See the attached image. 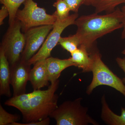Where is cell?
I'll use <instances>...</instances> for the list:
<instances>
[{
  "instance_id": "1",
  "label": "cell",
  "mask_w": 125,
  "mask_h": 125,
  "mask_svg": "<svg viewBox=\"0 0 125 125\" xmlns=\"http://www.w3.org/2000/svg\"><path fill=\"white\" fill-rule=\"evenodd\" d=\"M122 19V12L118 8L106 14L101 15L95 12L78 17L74 25L77 27L75 34L79 40L80 46L85 47L90 54L97 51L94 46L96 40L123 28Z\"/></svg>"
},
{
  "instance_id": "2",
  "label": "cell",
  "mask_w": 125,
  "mask_h": 125,
  "mask_svg": "<svg viewBox=\"0 0 125 125\" xmlns=\"http://www.w3.org/2000/svg\"><path fill=\"white\" fill-rule=\"evenodd\" d=\"M59 83L58 80L29 100L12 106L21 112L23 123L42 121L50 117L58 106V96L56 92Z\"/></svg>"
},
{
  "instance_id": "3",
  "label": "cell",
  "mask_w": 125,
  "mask_h": 125,
  "mask_svg": "<svg viewBox=\"0 0 125 125\" xmlns=\"http://www.w3.org/2000/svg\"><path fill=\"white\" fill-rule=\"evenodd\" d=\"M82 98L73 101H66L58 106L50 115L56 121V125H99L89 115L88 107L81 104Z\"/></svg>"
},
{
  "instance_id": "4",
  "label": "cell",
  "mask_w": 125,
  "mask_h": 125,
  "mask_svg": "<svg viewBox=\"0 0 125 125\" xmlns=\"http://www.w3.org/2000/svg\"><path fill=\"white\" fill-rule=\"evenodd\" d=\"M93 60L92 82L86 90L88 95L92 94L98 86L107 85L115 89L125 97V85L122 80L118 77L103 61L98 51L90 54Z\"/></svg>"
},
{
  "instance_id": "5",
  "label": "cell",
  "mask_w": 125,
  "mask_h": 125,
  "mask_svg": "<svg viewBox=\"0 0 125 125\" xmlns=\"http://www.w3.org/2000/svg\"><path fill=\"white\" fill-rule=\"evenodd\" d=\"M23 4V8L18 10L16 19L19 21L24 33L33 27L54 25L57 20L54 14L47 13L45 9L39 7L33 0H26Z\"/></svg>"
},
{
  "instance_id": "6",
  "label": "cell",
  "mask_w": 125,
  "mask_h": 125,
  "mask_svg": "<svg viewBox=\"0 0 125 125\" xmlns=\"http://www.w3.org/2000/svg\"><path fill=\"white\" fill-rule=\"evenodd\" d=\"M21 31L20 23L16 19L13 24L9 25L1 44L0 48L4 52L10 66L20 60L25 46L24 34Z\"/></svg>"
},
{
  "instance_id": "7",
  "label": "cell",
  "mask_w": 125,
  "mask_h": 125,
  "mask_svg": "<svg viewBox=\"0 0 125 125\" xmlns=\"http://www.w3.org/2000/svg\"><path fill=\"white\" fill-rule=\"evenodd\" d=\"M78 16V13H74L64 19L57 20L53 25V28L48 35L42 46L28 61L30 64L33 65L37 62L51 57L52 51L59 43L63 31L68 26L74 24Z\"/></svg>"
},
{
  "instance_id": "8",
  "label": "cell",
  "mask_w": 125,
  "mask_h": 125,
  "mask_svg": "<svg viewBox=\"0 0 125 125\" xmlns=\"http://www.w3.org/2000/svg\"><path fill=\"white\" fill-rule=\"evenodd\" d=\"M53 27V25L33 27L24 33L25 45L21 59L28 61L42 46Z\"/></svg>"
},
{
  "instance_id": "9",
  "label": "cell",
  "mask_w": 125,
  "mask_h": 125,
  "mask_svg": "<svg viewBox=\"0 0 125 125\" xmlns=\"http://www.w3.org/2000/svg\"><path fill=\"white\" fill-rule=\"evenodd\" d=\"M31 65L21 58L18 62L10 66V84L13 91V96L25 93Z\"/></svg>"
},
{
  "instance_id": "10",
  "label": "cell",
  "mask_w": 125,
  "mask_h": 125,
  "mask_svg": "<svg viewBox=\"0 0 125 125\" xmlns=\"http://www.w3.org/2000/svg\"><path fill=\"white\" fill-rule=\"evenodd\" d=\"M30 72L29 81L34 90H40L49 86V81L47 70L46 59L37 62Z\"/></svg>"
},
{
  "instance_id": "11",
  "label": "cell",
  "mask_w": 125,
  "mask_h": 125,
  "mask_svg": "<svg viewBox=\"0 0 125 125\" xmlns=\"http://www.w3.org/2000/svg\"><path fill=\"white\" fill-rule=\"evenodd\" d=\"M10 66L4 51L0 48V95L10 97L11 96L10 89Z\"/></svg>"
},
{
  "instance_id": "12",
  "label": "cell",
  "mask_w": 125,
  "mask_h": 125,
  "mask_svg": "<svg viewBox=\"0 0 125 125\" xmlns=\"http://www.w3.org/2000/svg\"><path fill=\"white\" fill-rule=\"evenodd\" d=\"M47 70L50 83H54L60 76L61 72L68 67L74 66L70 58L60 59L50 57L46 59Z\"/></svg>"
},
{
  "instance_id": "13",
  "label": "cell",
  "mask_w": 125,
  "mask_h": 125,
  "mask_svg": "<svg viewBox=\"0 0 125 125\" xmlns=\"http://www.w3.org/2000/svg\"><path fill=\"white\" fill-rule=\"evenodd\" d=\"M71 55L70 58L74 64L75 66L82 70L83 72H92L93 63V58L85 47L80 46Z\"/></svg>"
},
{
  "instance_id": "14",
  "label": "cell",
  "mask_w": 125,
  "mask_h": 125,
  "mask_svg": "<svg viewBox=\"0 0 125 125\" xmlns=\"http://www.w3.org/2000/svg\"><path fill=\"white\" fill-rule=\"evenodd\" d=\"M101 118L104 123L109 125H125V108H121V113L118 115L110 109L105 94L101 98Z\"/></svg>"
},
{
  "instance_id": "15",
  "label": "cell",
  "mask_w": 125,
  "mask_h": 125,
  "mask_svg": "<svg viewBox=\"0 0 125 125\" xmlns=\"http://www.w3.org/2000/svg\"><path fill=\"white\" fill-rule=\"evenodd\" d=\"M123 4H125V0H92L90 5L95 8V13L105 11L108 13L113 12L117 6Z\"/></svg>"
},
{
  "instance_id": "16",
  "label": "cell",
  "mask_w": 125,
  "mask_h": 125,
  "mask_svg": "<svg viewBox=\"0 0 125 125\" xmlns=\"http://www.w3.org/2000/svg\"><path fill=\"white\" fill-rule=\"evenodd\" d=\"M26 0H0L1 3L6 7L9 10V25L13 24L19 7Z\"/></svg>"
},
{
  "instance_id": "17",
  "label": "cell",
  "mask_w": 125,
  "mask_h": 125,
  "mask_svg": "<svg viewBox=\"0 0 125 125\" xmlns=\"http://www.w3.org/2000/svg\"><path fill=\"white\" fill-rule=\"evenodd\" d=\"M58 43L70 54L76 51L80 46L79 40L75 34L69 37H61Z\"/></svg>"
},
{
  "instance_id": "18",
  "label": "cell",
  "mask_w": 125,
  "mask_h": 125,
  "mask_svg": "<svg viewBox=\"0 0 125 125\" xmlns=\"http://www.w3.org/2000/svg\"><path fill=\"white\" fill-rule=\"evenodd\" d=\"M53 6L56 9L53 14L57 20L64 19L70 15V7L63 0H57L53 4Z\"/></svg>"
},
{
  "instance_id": "19",
  "label": "cell",
  "mask_w": 125,
  "mask_h": 125,
  "mask_svg": "<svg viewBox=\"0 0 125 125\" xmlns=\"http://www.w3.org/2000/svg\"><path fill=\"white\" fill-rule=\"evenodd\" d=\"M21 118L20 115L9 113L0 104V125H11L14 122H18Z\"/></svg>"
},
{
  "instance_id": "20",
  "label": "cell",
  "mask_w": 125,
  "mask_h": 125,
  "mask_svg": "<svg viewBox=\"0 0 125 125\" xmlns=\"http://www.w3.org/2000/svg\"><path fill=\"white\" fill-rule=\"evenodd\" d=\"M69 6L71 11L78 13L80 7L82 5H84L85 0H63Z\"/></svg>"
},
{
  "instance_id": "21",
  "label": "cell",
  "mask_w": 125,
  "mask_h": 125,
  "mask_svg": "<svg viewBox=\"0 0 125 125\" xmlns=\"http://www.w3.org/2000/svg\"><path fill=\"white\" fill-rule=\"evenodd\" d=\"M50 118L49 117L45 118L42 121L32 122L28 123H20L14 122L11 125H49L50 123Z\"/></svg>"
},
{
  "instance_id": "22",
  "label": "cell",
  "mask_w": 125,
  "mask_h": 125,
  "mask_svg": "<svg viewBox=\"0 0 125 125\" xmlns=\"http://www.w3.org/2000/svg\"><path fill=\"white\" fill-rule=\"evenodd\" d=\"M8 16H9V10L6 7L3 5L0 10V25H2L4 23V20Z\"/></svg>"
},
{
  "instance_id": "23",
  "label": "cell",
  "mask_w": 125,
  "mask_h": 125,
  "mask_svg": "<svg viewBox=\"0 0 125 125\" xmlns=\"http://www.w3.org/2000/svg\"><path fill=\"white\" fill-rule=\"evenodd\" d=\"M116 61L118 66L125 73V77L122 80L123 83L125 84V57H117L116 59Z\"/></svg>"
},
{
  "instance_id": "24",
  "label": "cell",
  "mask_w": 125,
  "mask_h": 125,
  "mask_svg": "<svg viewBox=\"0 0 125 125\" xmlns=\"http://www.w3.org/2000/svg\"><path fill=\"white\" fill-rule=\"evenodd\" d=\"M121 10L123 15L122 23L123 24V29L121 34V38L122 39H125V5L122 7Z\"/></svg>"
},
{
  "instance_id": "25",
  "label": "cell",
  "mask_w": 125,
  "mask_h": 125,
  "mask_svg": "<svg viewBox=\"0 0 125 125\" xmlns=\"http://www.w3.org/2000/svg\"><path fill=\"white\" fill-rule=\"evenodd\" d=\"M91 0H85L84 5L87 6L90 5Z\"/></svg>"
},
{
  "instance_id": "26",
  "label": "cell",
  "mask_w": 125,
  "mask_h": 125,
  "mask_svg": "<svg viewBox=\"0 0 125 125\" xmlns=\"http://www.w3.org/2000/svg\"><path fill=\"white\" fill-rule=\"evenodd\" d=\"M122 53L123 54V55H125V48L124 50L122 51Z\"/></svg>"
}]
</instances>
